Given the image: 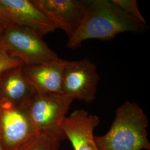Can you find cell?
<instances>
[{
	"label": "cell",
	"mask_w": 150,
	"mask_h": 150,
	"mask_svg": "<svg viewBox=\"0 0 150 150\" xmlns=\"http://www.w3.org/2000/svg\"><path fill=\"white\" fill-rule=\"evenodd\" d=\"M38 134L26 110L0 100V147L19 150Z\"/></svg>",
	"instance_id": "cell-5"
},
{
	"label": "cell",
	"mask_w": 150,
	"mask_h": 150,
	"mask_svg": "<svg viewBox=\"0 0 150 150\" xmlns=\"http://www.w3.org/2000/svg\"><path fill=\"white\" fill-rule=\"evenodd\" d=\"M35 94L25 74L23 66L0 74V100L23 107Z\"/></svg>",
	"instance_id": "cell-11"
},
{
	"label": "cell",
	"mask_w": 150,
	"mask_h": 150,
	"mask_svg": "<svg viewBox=\"0 0 150 150\" xmlns=\"http://www.w3.org/2000/svg\"><path fill=\"white\" fill-rule=\"evenodd\" d=\"M60 141L44 134H38L19 150H59Z\"/></svg>",
	"instance_id": "cell-12"
},
{
	"label": "cell",
	"mask_w": 150,
	"mask_h": 150,
	"mask_svg": "<svg viewBox=\"0 0 150 150\" xmlns=\"http://www.w3.org/2000/svg\"><path fill=\"white\" fill-rule=\"evenodd\" d=\"M0 4L8 12L13 25L30 28L42 38L57 30L32 1L0 0Z\"/></svg>",
	"instance_id": "cell-10"
},
{
	"label": "cell",
	"mask_w": 150,
	"mask_h": 150,
	"mask_svg": "<svg viewBox=\"0 0 150 150\" xmlns=\"http://www.w3.org/2000/svg\"><path fill=\"white\" fill-rule=\"evenodd\" d=\"M5 28V27H4V26H1L0 25V40H1V38L2 36L3 33L4 32Z\"/></svg>",
	"instance_id": "cell-16"
},
{
	"label": "cell",
	"mask_w": 150,
	"mask_h": 150,
	"mask_svg": "<svg viewBox=\"0 0 150 150\" xmlns=\"http://www.w3.org/2000/svg\"><path fill=\"white\" fill-rule=\"evenodd\" d=\"M0 50L19 60L23 66L41 64L59 58L37 32L16 25L5 28L0 40Z\"/></svg>",
	"instance_id": "cell-4"
},
{
	"label": "cell",
	"mask_w": 150,
	"mask_h": 150,
	"mask_svg": "<svg viewBox=\"0 0 150 150\" xmlns=\"http://www.w3.org/2000/svg\"><path fill=\"white\" fill-rule=\"evenodd\" d=\"M100 122L98 116L80 109L64 118L61 129L74 150H98L93 131Z\"/></svg>",
	"instance_id": "cell-8"
},
{
	"label": "cell",
	"mask_w": 150,
	"mask_h": 150,
	"mask_svg": "<svg viewBox=\"0 0 150 150\" xmlns=\"http://www.w3.org/2000/svg\"><path fill=\"white\" fill-rule=\"evenodd\" d=\"M0 25L7 27L13 25L11 16L5 8L0 4Z\"/></svg>",
	"instance_id": "cell-15"
},
{
	"label": "cell",
	"mask_w": 150,
	"mask_h": 150,
	"mask_svg": "<svg viewBox=\"0 0 150 150\" xmlns=\"http://www.w3.org/2000/svg\"><path fill=\"white\" fill-rule=\"evenodd\" d=\"M0 150H2V149H1V147H0Z\"/></svg>",
	"instance_id": "cell-17"
},
{
	"label": "cell",
	"mask_w": 150,
	"mask_h": 150,
	"mask_svg": "<svg viewBox=\"0 0 150 150\" xmlns=\"http://www.w3.org/2000/svg\"><path fill=\"white\" fill-rule=\"evenodd\" d=\"M149 120L143 110L126 101L116 110L115 117L107 133L95 136L98 150H150L147 138Z\"/></svg>",
	"instance_id": "cell-2"
},
{
	"label": "cell",
	"mask_w": 150,
	"mask_h": 150,
	"mask_svg": "<svg viewBox=\"0 0 150 150\" xmlns=\"http://www.w3.org/2000/svg\"><path fill=\"white\" fill-rule=\"evenodd\" d=\"M100 77L96 64L85 58L66 61L63 73L64 94L87 103L95 100Z\"/></svg>",
	"instance_id": "cell-6"
},
{
	"label": "cell",
	"mask_w": 150,
	"mask_h": 150,
	"mask_svg": "<svg viewBox=\"0 0 150 150\" xmlns=\"http://www.w3.org/2000/svg\"><path fill=\"white\" fill-rule=\"evenodd\" d=\"M66 60L58 59L23 66L25 74L35 93L63 95L62 80Z\"/></svg>",
	"instance_id": "cell-9"
},
{
	"label": "cell",
	"mask_w": 150,
	"mask_h": 150,
	"mask_svg": "<svg viewBox=\"0 0 150 150\" xmlns=\"http://www.w3.org/2000/svg\"><path fill=\"white\" fill-rule=\"evenodd\" d=\"M85 11L80 26L67 47L78 48L88 40L109 41L125 32H139L146 27L127 15L112 0H84Z\"/></svg>",
	"instance_id": "cell-1"
},
{
	"label": "cell",
	"mask_w": 150,
	"mask_h": 150,
	"mask_svg": "<svg viewBox=\"0 0 150 150\" xmlns=\"http://www.w3.org/2000/svg\"><path fill=\"white\" fill-rule=\"evenodd\" d=\"M23 66L18 59L8 55L4 51L0 50V74L13 67Z\"/></svg>",
	"instance_id": "cell-14"
},
{
	"label": "cell",
	"mask_w": 150,
	"mask_h": 150,
	"mask_svg": "<svg viewBox=\"0 0 150 150\" xmlns=\"http://www.w3.org/2000/svg\"><path fill=\"white\" fill-rule=\"evenodd\" d=\"M113 2L127 15L139 23L147 25L144 17L139 12L136 0H112Z\"/></svg>",
	"instance_id": "cell-13"
},
{
	"label": "cell",
	"mask_w": 150,
	"mask_h": 150,
	"mask_svg": "<svg viewBox=\"0 0 150 150\" xmlns=\"http://www.w3.org/2000/svg\"><path fill=\"white\" fill-rule=\"evenodd\" d=\"M33 2L56 27L63 30L69 40L80 26L85 5L82 0H33Z\"/></svg>",
	"instance_id": "cell-7"
},
{
	"label": "cell",
	"mask_w": 150,
	"mask_h": 150,
	"mask_svg": "<svg viewBox=\"0 0 150 150\" xmlns=\"http://www.w3.org/2000/svg\"><path fill=\"white\" fill-rule=\"evenodd\" d=\"M74 100L63 95L35 93L23 108L38 134L66 139L61 125Z\"/></svg>",
	"instance_id": "cell-3"
}]
</instances>
